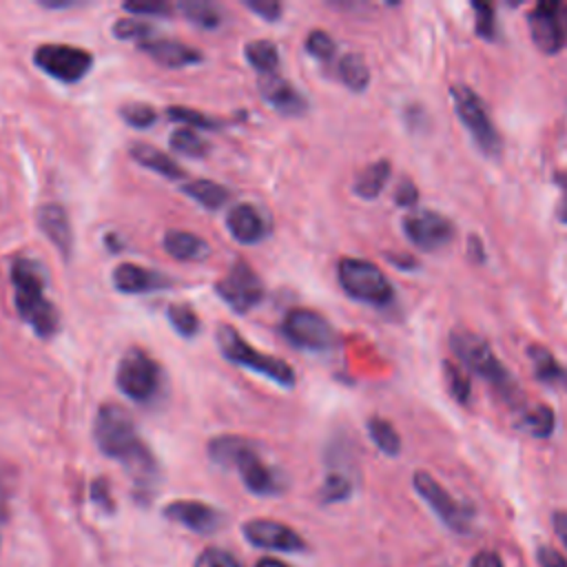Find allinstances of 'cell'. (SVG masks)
<instances>
[{
	"label": "cell",
	"mask_w": 567,
	"mask_h": 567,
	"mask_svg": "<svg viewBox=\"0 0 567 567\" xmlns=\"http://www.w3.org/2000/svg\"><path fill=\"white\" fill-rule=\"evenodd\" d=\"M93 441L102 454L117 458L124 465L137 494H153L159 481V465L140 439L131 414L122 405L104 403L97 408L93 419Z\"/></svg>",
	"instance_id": "cell-1"
},
{
	"label": "cell",
	"mask_w": 567,
	"mask_h": 567,
	"mask_svg": "<svg viewBox=\"0 0 567 567\" xmlns=\"http://www.w3.org/2000/svg\"><path fill=\"white\" fill-rule=\"evenodd\" d=\"M9 275L18 315L40 339H51L60 328V315L47 297V272L42 264L31 257H16Z\"/></svg>",
	"instance_id": "cell-2"
},
{
	"label": "cell",
	"mask_w": 567,
	"mask_h": 567,
	"mask_svg": "<svg viewBox=\"0 0 567 567\" xmlns=\"http://www.w3.org/2000/svg\"><path fill=\"white\" fill-rule=\"evenodd\" d=\"M215 341H217V348H219L221 357L228 359L230 363L241 365V368H246L255 374H261V377L270 379L272 383H277L281 388H292L297 383L295 370L284 359L270 357V354L252 348L241 337V332L235 330L233 326H228V323L217 326Z\"/></svg>",
	"instance_id": "cell-3"
},
{
	"label": "cell",
	"mask_w": 567,
	"mask_h": 567,
	"mask_svg": "<svg viewBox=\"0 0 567 567\" xmlns=\"http://www.w3.org/2000/svg\"><path fill=\"white\" fill-rule=\"evenodd\" d=\"M450 348L465 370L478 374L481 379L489 381L492 385H496L503 392H507L512 388L509 372L505 370V365L494 354L492 346L481 334H476L467 328H456L450 334Z\"/></svg>",
	"instance_id": "cell-4"
},
{
	"label": "cell",
	"mask_w": 567,
	"mask_h": 567,
	"mask_svg": "<svg viewBox=\"0 0 567 567\" xmlns=\"http://www.w3.org/2000/svg\"><path fill=\"white\" fill-rule=\"evenodd\" d=\"M115 385L126 399L148 403L162 388V368L146 350L128 348L117 363Z\"/></svg>",
	"instance_id": "cell-5"
},
{
	"label": "cell",
	"mask_w": 567,
	"mask_h": 567,
	"mask_svg": "<svg viewBox=\"0 0 567 567\" xmlns=\"http://www.w3.org/2000/svg\"><path fill=\"white\" fill-rule=\"evenodd\" d=\"M337 277L343 288V292L357 301L370 303V306H385L392 301V286L383 270L359 257H343L337 266Z\"/></svg>",
	"instance_id": "cell-6"
},
{
	"label": "cell",
	"mask_w": 567,
	"mask_h": 567,
	"mask_svg": "<svg viewBox=\"0 0 567 567\" xmlns=\"http://www.w3.org/2000/svg\"><path fill=\"white\" fill-rule=\"evenodd\" d=\"M450 95H452L454 113L463 122L465 131L472 135L474 144L485 155L496 157L501 153V135L494 128L483 100L470 86H465V84H454Z\"/></svg>",
	"instance_id": "cell-7"
},
{
	"label": "cell",
	"mask_w": 567,
	"mask_h": 567,
	"mask_svg": "<svg viewBox=\"0 0 567 567\" xmlns=\"http://www.w3.org/2000/svg\"><path fill=\"white\" fill-rule=\"evenodd\" d=\"M284 337L301 348V350H312V352H326L337 346V332L332 323L319 315L317 310L310 308H292L284 317L281 323Z\"/></svg>",
	"instance_id": "cell-8"
},
{
	"label": "cell",
	"mask_w": 567,
	"mask_h": 567,
	"mask_svg": "<svg viewBox=\"0 0 567 567\" xmlns=\"http://www.w3.org/2000/svg\"><path fill=\"white\" fill-rule=\"evenodd\" d=\"M33 62L49 78L75 84L91 71L93 55L86 49L71 44H40L33 51Z\"/></svg>",
	"instance_id": "cell-9"
},
{
	"label": "cell",
	"mask_w": 567,
	"mask_h": 567,
	"mask_svg": "<svg viewBox=\"0 0 567 567\" xmlns=\"http://www.w3.org/2000/svg\"><path fill=\"white\" fill-rule=\"evenodd\" d=\"M215 292L230 310L244 315L264 301L266 288L248 261L237 259L230 270L215 284Z\"/></svg>",
	"instance_id": "cell-10"
},
{
	"label": "cell",
	"mask_w": 567,
	"mask_h": 567,
	"mask_svg": "<svg viewBox=\"0 0 567 567\" xmlns=\"http://www.w3.org/2000/svg\"><path fill=\"white\" fill-rule=\"evenodd\" d=\"M412 485L416 494L432 507V512L454 532H467L472 527V507L458 503L432 474L414 472Z\"/></svg>",
	"instance_id": "cell-11"
},
{
	"label": "cell",
	"mask_w": 567,
	"mask_h": 567,
	"mask_svg": "<svg viewBox=\"0 0 567 567\" xmlns=\"http://www.w3.org/2000/svg\"><path fill=\"white\" fill-rule=\"evenodd\" d=\"M527 27L534 44L543 53H558L567 42V4L538 2L527 16Z\"/></svg>",
	"instance_id": "cell-12"
},
{
	"label": "cell",
	"mask_w": 567,
	"mask_h": 567,
	"mask_svg": "<svg viewBox=\"0 0 567 567\" xmlns=\"http://www.w3.org/2000/svg\"><path fill=\"white\" fill-rule=\"evenodd\" d=\"M233 470L239 472L241 483L248 492L257 496H275L286 489V478L277 467H270L252 445V441L241 450Z\"/></svg>",
	"instance_id": "cell-13"
},
{
	"label": "cell",
	"mask_w": 567,
	"mask_h": 567,
	"mask_svg": "<svg viewBox=\"0 0 567 567\" xmlns=\"http://www.w3.org/2000/svg\"><path fill=\"white\" fill-rule=\"evenodd\" d=\"M403 233L414 246L423 250H439L454 239L456 228L436 210H416L403 217Z\"/></svg>",
	"instance_id": "cell-14"
},
{
	"label": "cell",
	"mask_w": 567,
	"mask_h": 567,
	"mask_svg": "<svg viewBox=\"0 0 567 567\" xmlns=\"http://www.w3.org/2000/svg\"><path fill=\"white\" fill-rule=\"evenodd\" d=\"M244 536L250 545L277 551H303L306 540L288 525L270 518H252L244 525Z\"/></svg>",
	"instance_id": "cell-15"
},
{
	"label": "cell",
	"mask_w": 567,
	"mask_h": 567,
	"mask_svg": "<svg viewBox=\"0 0 567 567\" xmlns=\"http://www.w3.org/2000/svg\"><path fill=\"white\" fill-rule=\"evenodd\" d=\"M162 514L197 534H213L224 525L221 512L202 501H173L162 509Z\"/></svg>",
	"instance_id": "cell-16"
},
{
	"label": "cell",
	"mask_w": 567,
	"mask_h": 567,
	"mask_svg": "<svg viewBox=\"0 0 567 567\" xmlns=\"http://www.w3.org/2000/svg\"><path fill=\"white\" fill-rule=\"evenodd\" d=\"M259 93L261 97L281 115H303L308 111V100L303 93H299L286 78L279 73H268L261 75L259 80Z\"/></svg>",
	"instance_id": "cell-17"
},
{
	"label": "cell",
	"mask_w": 567,
	"mask_h": 567,
	"mask_svg": "<svg viewBox=\"0 0 567 567\" xmlns=\"http://www.w3.org/2000/svg\"><path fill=\"white\" fill-rule=\"evenodd\" d=\"M113 288L124 295H142V292H155L171 286V279L153 268H144L140 264L124 261L115 266L113 275Z\"/></svg>",
	"instance_id": "cell-18"
},
{
	"label": "cell",
	"mask_w": 567,
	"mask_h": 567,
	"mask_svg": "<svg viewBox=\"0 0 567 567\" xmlns=\"http://www.w3.org/2000/svg\"><path fill=\"white\" fill-rule=\"evenodd\" d=\"M226 228L230 237L239 244H257L268 235V221L252 204H237L226 213Z\"/></svg>",
	"instance_id": "cell-19"
},
{
	"label": "cell",
	"mask_w": 567,
	"mask_h": 567,
	"mask_svg": "<svg viewBox=\"0 0 567 567\" xmlns=\"http://www.w3.org/2000/svg\"><path fill=\"white\" fill-rule=\"evenodd\" d=\"M38 226L49 237V241L58 248V252L69 259L73 250V228L66 215V208L58 202L42 204L38 208Z\"/></svg>",
	"instance_id": "cell-20"
},
{
	"label": "cell",
	"mask_w": 567,
	"mask_h": 567,
	"mask_svg": "<svg viewBox=\"0 0 567 567\" xmlns=\"http://www.w3.org/2000/svg\"><path fill=\"white\" fill-rule=\"evenodd\" d=\"M140 49L155 60L162 66L168 69H182V66H193L199 64L204 60V53L190 44H184L179 40H168V38H153L144 44H140Z\"/></svg>",
	"instance_id": "cell-21"
},
{
	"label": "cell",
	"mask_w": 567,
	"mask_h": 567,
	"mask_svg": "<svg viewBox=\"0 0 567 567\" xmlns=\"http://www.w3.org/2000/svg\"><path fill=\"white\" fill-rule=\"evenodd\" d=\"M128 155L144 168L166 177V179H184L186 177V171L164 151H159L157 146H151V144H144V142H135L131 144L128 148Z\"/></svg>",
	"instance_id": "cell-22"
},
{
	"label": "cell",
	"mask_w": 567,
	"mask_h": 567,
	"mask_svg": "<svg viewBox=\"0 0 567 567\" xmlns=\"http://www.w3.org/2000/svg\"><path fill=\"white\" fill-rule=\"evenodd\" d=\"M162 244L164 250L177 261H202L210 255V246L199 235L179 228L166 230Z\"/></svg>",
	"instance_id": "cell-23"
},
{
	"label": "cell",
	"mask_w": 567,
	"mask_h": 567,
	"mask_svg": "<svg viewBox=\"0 0 567 567\" xmlns=\"http://www.w3.org/2000/svg\"><path fill=\"white\" fill-rule=\"evenodd\" d=\"M390 173H392V166L388 159H377L372 164H368L357 177H354V184H352V190L354 195H359L361 199H374L379 197V193L385 188L388 179H390Z\"/></svg>",
	"instance_id": "cell-24"
},
{
	"label": "cell",
	"mask_w": 567,
	"mask_h": 567,
	"mask_svg": "<svg viewBox=\"0 0 567 567\" xmlns=\"http://www.w3.org/2000/svg\"><path fill=\"white\" fill-rule=\"evenodd\" d=\"M182 193L186 197H190L193 202H197L199 206L208 208V210H217L226 204L228 199V190L213 182V179H206V177H197V179H186L182 184Z\"/></svg>",
	"instance_id": "cell-25"
},
{
	"label": "cell",
	"mask_w": 567,
	"mask_h": 567,
	"mask_svg": "<svg viewBox=\"0 0 567 567\" xmlns=\"http://www.w3.org/2000/svg\"><path fill=\"white\" fill-rule=\"evenodd\" d=\"M529 361L534 374L545 385H567V370L556 361V357L543 346H529Z\"/></svg>",
	"instance_id": "cell-26"
},
{
	"label": "cell",
	"mask_w": 567,
	"mask_h": 567,
	"mask_svg": "<svg viewBox=\"0 0 567 567\" xmlns=\"http://www.w3.org/2000/svg\"><path fill=\"white\" fill-rule=\"evenodd\" d=\"M177 11L199 29H217L221 24V9L208 0H182Z\"/></svg>",
	"instance_id": "cell-27"
},
{
	"label": "cell",
	"mask_w": 567,
	"mask_h": 567,
	"mask_svg": "<svg viewBox=\"0 0 567 567\" xmlns=\"http://www.w3.org/2000/svg\"><path fill=\"white\" fill-rule=\"evenodd\" d=\"M337 73H339V80L350 89V91H365V86L370 84V69L365 64V60L350 51V53H343L339 58V66H337Z\"/></svg>",
	"instance_id": "cell-28"
},
{
	"label": "cell",
	"mask_w": 567,
	"mask_h": 567,
	"mask_svg": "<svg viewBox=\"0 0 567 567\" xmlns=\"http://www.w3.org/2000/svg\"><path fill=\"white\" fill-rule=\"evenodd\" d=\"M244 55H246V62L261 75H268V73H277V66H279V51H277V44L270 42V40H250L246 47H244Z\"/></svg>",
	"instance_id": "cell-29"
},
{
	"label": "cell",
	"mask_w": 567,
	"mask_h": 567,
	"mask_svg": "<svg viewBox=\"0 0 567 567\" xmlns=\"http://www.w3.org/2000/svg\"><path fill=\"white\" fill-rule=\"evenodd\" d=\"M516 425H518L523 432H527L529 436L547 439V436H551V432H554L556 419H554L551 408L538 403V405H534V408H527V410L520 414V419H518Z\"/></svg>",
	"instance_id": "cell-30"
},
{
	"label": "cell",
	"mask_w": 567,
	"mask_h": 567,
	"mask_svg": "<svg viewBox=\"0 0 567 567\" xmlns=\"http://www.w3.org/2000/svg\"><path fill=\"white\" fill-rule=\"evenodd\" d=\"M250 441L244 439V436H237V434H221V436H215L210 443H208V456L221 465V467H233L237 456L241 454V450L248 445Z\"/></svg>",
	"instance_id": "cell-31"
},
{
	"label": "cell",
	"mask_w": 567,
	"mask_h": 567,
	"mask_svg": "<svg viewBox=\"0 0 567 567\" xmlns=\"http://www.w3.org/2000/svg\"><path fill=\"white\" fill-rule=\"evenodd\" d=\"M368 434L374 441V445L388 454V456H396L401 452V436L394 430V425L388 419L381 416H370L368 419Z\"/></svg>",
	"instance_id": "cell-32"
},
{
	"label": "cell",
	"mask_w": 567,
	"mask_h": 567,
	"mask_svg": "<svg viewBox=\"0 0 567 567\" xmlns=\"http://www.w3.org/2000/svg\"><path fill=\"white\" fill-rule=\"evenodd\" d=\"M168 144L173 151H177L179 155H186V157H206L210 153V146L208 142H204L195 131L190 128H175L168 137Z\"/></svg>",
	"instance_id": "cell-33"
},
{
	"label": "cell",
	"mask_w": 567,
	"mask_h": 567,
	"mask_svg": "<svg viewBox=\"0 0 567 567\" xmlns=\"http://www.w3.org/2000/svg\"><path fill=\"white\" fill-rule=\"evenodd\" d=\"M166 317H168V323L173 326V330L186 339L195 337L202 328L197 312L188 303H171L166 310Z\"/></svg>",
	"instance_id": "cell-34"
},
{
	"label": "cell",
	"mask_w": 567,
	"mask_h": 567,
	"mask_svg": "<svg viewBox=\"0 0 567 567\" xmlns=\"http://www.w3.org/2000/svg\"><path fill=\"white\" fill-rule=\"evenodd\" d=\"M113 35L117 38V40H135V42H140V44H144V42H148V40H153L155 35V29H153V24L151 22H146V20H142V18H122V20H117L115 24H113Z\"/></svg>",
	"instance_id": "cell-35"
},
{
	"label": "cell",
	"mask_w": 567,
	"mask_h": 567,
	"mask_svg": "<svg viewBox=\"0 0 567 567\" xmlns=\"http://www.w3.org/2000/svg\"><path fill=\"white\" fill-rule=\"evenodd\" d=\"M166 117L173 122L186 124V128L193 126V128H204V131H217L221 126L219 120H215L202 111H195L190 106H168Z\"/></svg>",
	"instance_id": "cell-36"
},
{
	"label": "cell",
	"mask_w": 567,
	"mask_h": 567,
	"mask_svg": "<svg viewBox=\"0 0 567 567\" xmlns=\"http://www.w3.org/2000/svg\"><path fill=\"white\" fill-rule=\"evenodd\" d=\"M443 368H445V385H447L450 394L458 403H467L470 394H472V383H470V377H467L465 368L463 365H454L452 361H445Z\"/></svg>",
	"instance_id": "cell-37"
},
{
	"label": "cell",
	"mask_w": 567,
	"mask_h": 567,
	"mask_svg": "<svg viewBox=\"0 0 567 567\" xmlns=\"http://www.w3.org/2000/svg\"><path fill=\"white\" fill-rule=\"evenodd\" d=\"M352 494V481L341 472H330L321 485V501L323 503H339Z\"/></svg>",
	"instance_id": "cell-38"
},
{
	"label": "cell",
	"mask_w": 567,
	"mask_h": 567,
	"mask_svg": "<svg viewBox=\"0 0 567 567\" xmlns=\"http://www.w3.org/2000/svg\"><path fill=\"white\" fill-rule=\"evenodd\" d=\"M306 51H308L312 58H317V60H321V62H328V60H332L334 53H337V42L332 40L330 33H326V31H321V29H315V31H310V33L306 35Z\"/></svg>",
	"instance_id": "cell-39"
},
{
	"label": "cell",
	"mask_w": 567,
	"mask_h": 567,
	"mask_svg": "<svg viewBox=\"0 0 567 567\" xmlns=\"http://www.w3.org/2000/svg\"><path fill=\"white\" fill-rule=\"evenodd\" d=\"M120 117L135 128H148L155 124L157 113L151 104H142V102H133V104H124L120 109Z\"/></svg>",
	"instance_id": "cell-40"
},
{
	"label": "cell",
	"mask_w": 567,
	"mask_h": 567,
	"mask_svg": "<svg viewBox=\"0 0 567 567\" xmlns=\"http://www.w3.org/2000/svg\"><path fill=\"white\" fill-rule=\"evenodd\" d=\"M472 9H474V13H476V20H474L476 33H478L481 38H485V40H494V33H496V16H494L492 4L474 2Z\"/></svg>",
	"instance_id": "cell-41"
},
{
	"label": "cell",
	"mask_w": 567,
	"mask_h": 567,
	"mask_svg": "<svg viewBox=\"0 0 567 567\" xmlns=\"http://www.w3.org/2000/svg\"><path fill=\"white\" fill-rule=\"evenodd\" d=\"M195 567H241V565L230 551L219 547H208L197 556Z\"/></svg>",
	"instance_id": "cell-42"
},
{
	"label": "cell",
	"mask_w": 567,
	"mask_h": 567,
	"mask_svg": "<svg viewBox=\"0 0 567 567\" xmlns=\"http://www.w3.org/2000/svg\"><path fill=\"white\" fill-rule=\"evenodd\" d=\"M122 9L126 13H133L137 18H148V16H171V7L162 0H135V2H124Z\"/></svg>",
	"instance_id": "cell-43"
},
{
	"label": "cell",
	"mask_w": 567,
	"mask_h": 567,
	"mask_svg": "<svg viewBox=\"0 0 567 567\" xmlns=\"http://www.w3.org/2000/svg\"><path fill=\"white\" fill-rule=\"evenodd\" d=\"M244 7L268 22H277L284 13V7L277 0H244Z\"/></svg>",
	"instance_id": "cell-44"
},
{
	"label": "cell",
	"mask_w": 567,
	"mask_h": 567,
	"mask_svg": "<svg viewBox=\"0 0 567 567\" xmlns=\"http://www.w3.org/2000/svg\"><path fill=\"white\" fill-rule=\"evenodd\" d=\"M91 498H93V503H95L102 512L113 514L115 503H113V498H111V487H109V481H106L104 476H97V478L91 483Z\"/></svg>",
	"instance_id": "cell-45"
},
{
	"label": "cell",
	"mask_w": 567,
	"mask_h": 567,
	"mask_svg": "<svg viewBox=\"0 0 567 567\" xmlns=\"http://www.w3.org/2000/svg\"><path fill=\"white\" fill-rule=\"evenodd\" d=\"M416 199H419L416 186H414L410 179H403V182L396 186V190H394V202H396L399 206H403V208H410V206L416 204Z\"/></svg>",
	"instance_id": "cell-46"
},
{
	"label": "cell",
	"mask_w": 567,
	"mask_h": 567,
	"mask_svg": "<svg viewBox=\"0 0 567 567\" xmlns=\"http://www.w3.org/2000/svg\"><path fill=\"white\" fill-rule=\"evenodd\" d=\"M538 563L543 567H567V560L554 547H540L538 549Z\"/></svg>",
	"instance_id": "cell-47"
},
{
	"label": "cell",
	"mask_w": 567,
	"mask_h": 567,
	"mask_svg": "<svg viewBox=\"0 0 567 567\" xmlns=\"http://www.w3.org/2000/svg\"><path fill=\"white\" fill-rule=\"evenodd\" d=\"M470 567H503V563H501V556L494 551H478L472 558Z\"/></svg>",
	"instance_id": "cell-48"
},
{
	"label": "cell",
	"mask_w": 567,
	"mask_h": 567,
	"mask_svg": "<svg viewBox=\"0 0 567 567\" xmlns=\"http://www.w3.org/2000/svg\"><path fill=\"white\" fill-rule=\"evenodd\" d=\"M558 186H560V199H558V206H556V217L567 224V177L560 175L558 177Z\"/></svg>",
	"instance_id": "cell-49"
},
{
	"label": "cell",
	"mask_w": 567,
	"mask_h": 567,
	"mask_svg": "<svg viewBox=\"0 0 567 567\" xmlns=\"http://www.w3.org/2000/svg\"><path fill=\"white\" fill-rule=\"evenodd\" d=\"M554 529H556L558 538L563 540V545L567 547V512H556L554 514Z\"/></svg>",
	"instance_id": "cell-50"
},
{
	"label": "cell",
	"mask_w": 567,
	"mask_h": 567,
	"mask_svg": "<svg viewBox=\"0 0 567 567\" xmlns=\"http://www.w3.org/2000/svg\"><path fill=\"white\" fill-rule=\"evenodd\" d=\"M40 4L47 7V9H69V7H75V2H69V0H42Z\"/></svg>",
	"instance_id": "cell-51"
},
{
	"label": "cell",
	"mask_w": 567,
	"mask_h": 567,
	"mask_svg": "<svg viewBox=\"0 0 567 567\" xmlns=\"http://www.w3.org/2000/svg\"><path fill=\"white\" fill-rule=\"evenodd\" d=\"M255 567H288V565L281 563V560H277V558H261Z\"/></svg>",
	"instance_id": "cell-52"
}]
</instances>
